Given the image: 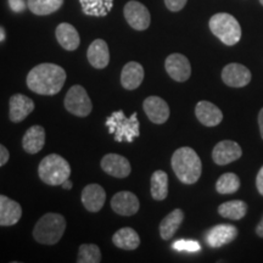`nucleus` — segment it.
<instances>
[{
	"label": "nucleus",
	"mask_w": 263,
	"mask_h": 263,
	"mask_svg": "<svg viewBox=\"0 0 263 263\" xmlns=\"http://www.w3.org/2000/svg\"><path fill=\"white\" fill-rule=\"evenodd\" d=\"M101 168L108 176H112L115 178H127L132 172L130 162L126 157L118 154H107L103 157L100 162Z\"/></svg>",
	"instance_id": "10"
},
{
	"label": "nucleus",
	"mask_w": 263,
	"mask_h": 263,
	"mask_svg": "<svg viewBox=\"0 0 263 263\" xmlns=\"http://www.w3.org/2000/svg\"><path fill=\"white\" fill-rule=\"evenodd\" d=\"M183 219L184 213L180 209H176L172 212H170L160 223L159 230L161 238L163 240L172 239L177 230L179 229L180 224L183 223Z\"/></svg>",
	"instance_id": "24"
},
{
	"label": "nucleus",
	"mask_w": 263,
	"mask_h": 263,
	"mask_svg": "<svg viewBox=\"0 0 263 263\" xmlns=\"http://www.w3.org/2000/svg\"><path fill=\"white\" fill-rule=\"evenodd\" d=\"M87 58L94 68L103 70L107 67L108 62H110V51H108L107 43L103 39H95L88 48Z\"/></svg>",
	"instance_id": "21"
},
{
	"label": "nucleus",
	"mask_w": 263,
	"mask_h": 263,
	"mask_svg": "<svg viewBox=\"0 0 263 263\" xmlns=\"http://www.w3.org/2000/svg\"><path fill=\"white\" fill-rule=\"evenodd\" d=\"M195 115L199 122L206 127H216L222 122L223 114L221 108L210 101H199L195 107Z\"/></svg>",
	"instance_id": "19"
},
{
	"label": "nucleus",
	"mask_w": 263,
	"mask_h": 263,
	"mask_svg": "<svg viewBox=\"0 0 263 263\" xmlns=\"http://www.w3.org/2000/svg\"><path fill=\"white\" fill-rule=\"evenodd\" d=\"M105 126L117 143H133L134 139L140 136V123L137 112L132 114L130 117H126L123 110L115 111L106 118Z\"/></svg>",
	"instance_id": "3"
},
{
	"label": "nucleus",
	"mask_w": 263,
	"mask_h": 263,
	"mask_svg": "<svg viewBox=\"0 0 263 263\" xmlns=\"http://www.w3.org/2000/svg\"><path fill=\"white\" fill-rule=\"evenodd\" d=\"M9 5L12 11L15 12H22L26 9L25 0H9Z\"/></svg>",
	"instance_id": "34"
},
{
	"label": "nucleus",
	"mask_w": 263,
	"mask_h": 263,
	"mask_svg": "<svg viewBox=\"0 0 263 263\" xmlns=\"http://www.w3.org/2000/svg\"><path fill=\"white\" fill-rule=\"evenodd\" d=\"M66 72L55 64H41L33 67L27 76V87L35 94L55 95L62 89L66 82Z\"/></svg>",
	"instance_id": "1"
},
{
	"label": "nucleus",
	"mask_w": 263,
	"mask_h": 263,
	"mask_svg": "<svg viewBox=\"0 0 263 263\" xmlns=\"http://www.w3.org/2000/svg\"><path fill=\"white\" fill-rule=\"evenodd\" d=\"M143 108L153 123L163 124L170 118V106L162 98L149 97L144 100Z\"/></svg>",
	"instance_id": "16"
},
{
	"label": "nucleus",
	"mask_w": 263,
	"mask_h": 263,
	"mask_svg": "<svg viewBox=\"0 0 263 263\" xmlns=\"http://www.w3.org/2000/svg\"><path fill=\"white\" fill-rule=\"evenodd\" d=\"M34 110V103L24 94H15L9 100V118L11 122L20 123Z\"/></svg>",
	"instance_id": "15"
},
{
	"label": "nucleus",
	"mask_w": 263,
	"mask_h": 263,
	"mask_svg": "<svg viewBox=\"0 0 263 263\" xmlns=\"http://www.w3.org/2000/svg\"><path fill=\"white\" fill-rule=\"evenodd\" d=\"M10 159V153L6 147L0 144V167L4 166V164L8 163V161Z\"/></svg>",
	"instance_id": "35"
},
{
	"label": "nucleus",
	"mask_w": 263,
	"mask_h": 263,
	"mask_svg": "<svg viewBox=\"0 0 263 263\" xmlns=\"http://www.w3.org/2000/svg\"><path fill=\"white\" fill-rule=\"evenodd\" d=\"M124 17L128 25L136 31H145L149 28L151 22V16L149 10L145 5H143L136 0H130L124 5L123 9Z\"/></svg>",
	"instance_id": "8"
},
{
	"label": "nucleus",
	"mask_w": 263,
	"mask_h": 263,
	"mask_svg": "<svg viewBox=\"0 0 263 263\" xmlns=\"http://www.w3.org/2000/svg\"><path fill=\"white\" fill-rule=\"evenodd\" d=\"M168 195V176L164 171H155L151 176V196L156 201H162Z\"/></svg>",
	"instance_id": "27"
},
{
	"label": "nucleus",
	"mask_w": 263,
	"mask_h": 263,
	"mask_svg": "<svg viewBox=\"0 0 263 263\" xmlns=\"http://www.w3.org/2000/svg\"><path fill=\"white\" fill-rule=\"evenodd\" d=\"M65 0H27V6L32 14L47 16L58 11Z\"/></svg>",
	"instance_id": "29"
},
{
	"label": "nucleus",
	"mask_w": 263,
	"mask_h": 263,
	"mask_svg": "<svg viewBox=\"0 0 263 263\" xmlns=\"http://www.w3.org/2000/svg\"><path fill=\"white\" fill-rule=\"evenodd\" d=\"M82 11L88 16L105 17L114 8V0H80Z\"/></svg>",
	"instance_id": "26"
},
{
	"label": "nucleus",
	"mask_w": 263,
	"mask_h": 263,
	"mask_svg": "<svg viewBox=\"0 0 263 263\" xmlns=\"http://www.w3.org/2000/svg\"><path fill=\"white\" fill-rule=\"evenodd\" d=\"M171 164L177 178L184 184H195L201 177V160L192 147L183 146L174 151Z\"/></svg>",
	"instance_id": "2"
},
{
	"label": "nucleus",
	"mask_w": 263,
	"mask_h": 263,
	"mask_svg": "<svg viewBox=\"0 0 263 263\" xmlns=\"http://www.w3.org/2000/svg\"><path fill=\"white\" fill-rule=\"evenodd\" d=\"M240 188V179L234 173H224L216 183V190L219 194H234Z\"/></svg>",
	"instance_id": "30"
},
{
	"label": "nucleus",
	"mask_w": 263,
	"mask_h": 263,
	"mask_svg": "<svg viewBox=\"0 0 263 263\" xmlns=\"http://www.w3.org/2000/svg\"><path fill=\"white\" fill-rule=\"evenodd\" d=\"M164 68L170 77L176 82L188 81L192 74V65H190L188 58L184 57L183 54H178V52H174L167 57L164 61Z\"/></svg>",
	"instance_id": "9"
},
{
	"label": "nucleus",
	"mask_w": 263,
	"mask_h": 263,
	"mask_svg": "<svg viewBox=\"0 0 263 263\" xmlns=\"http://www.w3.org/2000/svg\"><path fill=\"white\" fill-rule=\"evenodd\" d=\"M186 2H188V0H164V5L167 6V9H168L170 11L178 12L185 6Z\"/></svg>",
	"instance_id": "33"
},
{
	"label": "nucleus",
	"mask_w": 263,
	"mask_h": 263,
	"mask_svg": "<svg viewBox=\"0 0 263 263\" xmlns=\"http://www.w3.org/2000/svg\"><path fill=\"white\" fill-rule=\"evenodd\" d=\"M236 236H238V228L236 227L232 224H218L212 227L206 233V242L211 248L218 249L234 241Z\"/></svg>",
	"instance_id": "14"
},
{
	"label": "nucleus",
	"mask_w": 263,
	"mask_h": 263,
	"mask_svg": "<svg viewBox=\"0 0 263 263\" xmlns=\"http://www.w3.org/2000/svg\"><path fill=\"white\" fill-rule=\"evenodd\" d=\"M256 186H257L258 193L263 196V166L258 171L257 177H256Z\"/></svg>",
	"instance_id": "36"
},
{
	"label": "nucleus",
	"mask_w": 263,
	"mask_h": 263,
	"mask_svg": "<svg viewBox=\"0 0 263 263\" xmlns=\"http://www.w3.org/2000/svg\"><path fill=\"white\" fill-rule=\"evenodd\" d=\"M242 155V150L238 143L233 140H222L213 147L212 159L218 166H224L239 160Z\"/></svg>",
	"instance_id": "13"
},
{
	"label": "nucleus",
	"mask_w": 263,
	"mask_h": 263,
	"mask_svg": "<svg viewBox=\"0 0 263 263\" xmlns=\"http://www.w3.org/2000/svg\"><path fill=\"white\" fill-rule=\"evenodd\" d=\"M78 263H99L101 262V251L98 245L83 244L80 246L77 256Z\"/></svg>",
	"instance_id": "31"
},
{
	"label": "nucleus",
	"mask_w": 263,
	"mask_h": 263,
	"mask_svg": "<svg viewBox=\"0 0 263 263\" xmlns=\"http://www.w3.org/2000/svg\"><path fill=\"white\" fill-rule=\"evenodd\" d=\"M5 37H6V34H5V31H4V28H2V27H0V42L5 41Z\"/></svg>",
	"instance_id": "40"
},
{
	"label": "nucleus",
	"mask_w": 263,
	"mask_h": 263,
	"mask_svg": "<svg viewBox=\"0 0 263 263\" xmlns=\"http://www.w3.org/2000/svg\"><path fill=\"white\" fill-rule=\"evenodd\" d=\"M139 207L140 202L137 195L130 192H126V190L115 194L111 199V209L120 216H134L139 211Z\"/></svg>",
	"instance_id": "11"
},
{
	"label": "nucleus",
	"mask_w": 263,
	"mask_h": 263,
	"mask_svg": "<svg viewBox=\"0 0 263 263\" xmlns=\"http://www.w3.org/2000/svg\"><path fill=\"white\" fill-rule=\"evenodd\" d=\"M144 77H145V72H144L143 66L139 62L130 61L123 66L122 72H121V84L124 89L134 90L140 87Z\"/></svg>",
	"instance_id": "20"
},
{
	"label": "nucleus",
	"mask_w": 263,
	"mask_h": 263,
	"mask_svg": "<svg viewBox=\"0 0 263 263\" xmlns=\"http://www.w3.org/2000/svg\"><path fill=\"white\" fill-rule=\"evenodd\" d=\"M65 108L77 117L89 116L93 110V104L87 90L82 85H72L64 100Z\"/></svg>",
	"instance_id": "7"
},
{
	"label": "nucleus",
	"mask_w": 263,
	"mask_h": 263,
	"mask_svg": "<svg viewBox=\"0 0 263 263\" xmlns=\"http://www.w3.org/2000/svg\"><path fill=\"white\" fill-rule=\"evenodd\" d=\"M112 242L115 246L122 250H136L140 245V238L138 233L133 228L124 227L118 229L112 236Z\"/></svg>",
	"instance_id": "25"
},
{
	"label": "nucleus",
	"mask_w": 263,
	"mask_h": 263,
	"mask_svg": "<svg viewBox=\"0 0 263 263\" xmlns=\"http://www.w3.org/2000/svg\"><path fill=\"white\" fill-rule=\"evenodd\" d=\"M66 221L59 213H47L35 223L33 238L43 245H55L65 234Z\"/></svg>",
	"instance_id": "4"
},
{
	"label": "nucleus",
	"mask_w": 263,
	"mask_h": 263,
	"mask_svg": "<svg viewBox=\"0 0 263 263\" xmlns=\"http://www.w3.org/2000/svg\"><path fill=\"white\" fill-rule=\"evenodd\" d=\"M210 29L223 44L232 45L238 44L241 38V27H240L238 20L234 16L227 14V12H219L213 15L209 22Z\"/></svg>",
	"instance_id": "6"
},
{
	"label": "nucleus",
	"mask_w": 263,
	"mask_h": 263,
	"mask_svg": "<svg viewBox=\"0 0 263 263\" xmlns=\"http://www.w3.org/2000/svg\"><path fill=\"white\" fill-rule=\"evenodd\" d=\"M256 234H257L259 238H263V217L261 221H259L257 227H256Z\"/></svg>",
	"instance_id": "38"
},
{
	"label": "nucleus",
	"mask_w": 263,
	"mask_h": 263,
	"mask_svg": "<svg viewBox=\"0 0 263 263\" xmlns=\"http://www.w3.org/2000/svg\"><path fill=\"white\" fill-rule=\"evenodd\" d=\"M222 80L228 87L242 88L251 81V72L246 66L232 62L223 68Z\"/></svg>",
	"instance_id": "12"
},
{
	"label": "nucleus",
	"mask_w": 263,
	"mask_h": 263,
	"mask_svg": "<svg viewBox=\"0 0 263 263\" xmlns=\"http://www.w3.org/2000/svg\"><path fill=\"white\" fill-rule=\"evenodd\" d=\"M22 217V207L15 200L0 195V227H11Z\"/></svg>",
	"instance_id": "18"
},
{
	"label": "nucleus",
	"mask_w": 263,
	"mask_h": 263,
	"mask_svg": "<svg viewBox=\"0 0 263 263\" xmlns=\"http://www.w3.org/2000/svg\"><path fill=\"white\" fill-rule=\"evenodd\" d=\"M172 248L177 251H189L195 252L200 250V244L194 240H178L172 245Z\"/></svg>",
	"instance_id": "32"
},
{
	"label": "nucleus",
	"mask_w": 263,
	"mask_h": 263,
	"mask_svg": "<svg viewBox=\"0 0 263 263\" xmlns=\"http://www.w3.org/2000/svg\"><path fill=\"white\" fill-rule=\"evenodd\" d=\"M45 145V129L42 126H32L22 138V147L28 154H38Z\"/></svg>",
	"instance_id": "23"
},
{
	"label": "nucleus",
	"mask_w": 263,
	"mask_h": 263,
	"mask_svg": "<svg viewBox=\"0 0 263 263\" xmlns=\"http://www.w3.org/2000/svg\"><path fill=\"white\" fill-rule=\"evenodd\" d=\"M55 35H57L59 44L67 51H74L81 44V38L77 29L67 22L58 26Z\"/></svg>",
	"instance_id": "22"
},
{
	"label": "nucleus",
	"mask_w": 263,
	"mask_h": 263,
	"mask_svg": "<svg viewBox=\"0 0 263 263\" xmlns=\"http://www.w3.org/2000/svg\"><path fill=\"white\" fill-rule=\"evenodd\" d=\"M38 174L42 182L48 185H61L71 176V166L64 157L58 154H50L41 161Z\"/></svg>",
	"instance_id": "5"
},
{
	"label": "nucleus",
	"mask_w": 263,
	"mask_h": 263,
	"mask_svg": "<svg viewBox=\"0 0 263 263\" xmlns=\"http://www.w3.org/2000/svg\"><path fill=\"white\" fill-rule=\"evenodd\" d=\"M248 212V205L241 200H233V201L223 202L218 206V213L222 217L233 221H240Z\"/></svg>",
	"instance_id": "28"
},
{
	"label": "nucleus",
	"mask_w": 263,
	"mask_h": 263,
	"mask_svg": "<svg viewBox=\"0 0 263 263\" xmlns=\"http://www.w3.org/2000/svg\"><path fill=\"white\" fill-rule=\"evenodd\" d=\"M258 127H259V133H261V137L263 139V107L258 112Z\"/></svg>",
	"instance_id": "37"
},
{
	"label": "nucleus",
	"mask_w": 263,
	"mask_h": 263,
	"mask_svg": "<svg viewBox=\"0 0 263 263\" xmlns=\"http://www.w3.org/2000/svg\"><path fill=\"white\" fill-rule=\"evenodd\" d=\"M82 203L89 212H99L104 207L106 193L99 184H89L82 190Z\"/></svg>",
	"instance_id": "17"
},
{
	"label": "nucleus",
	"mask_w": 263,
	"mask_h": 263,
	"mask_svg": "<svg viewBox=\"0 0 263 263\" xmlns=\"http://www.w3.org/2000/svg\"><path fill=\"white\" fill-rule=\"evenodd\" d=\"M61 186H62V188H64L65 190H71V188H72V182H71V180H68V179L65 180V182L61 184Z\"/></svg>",
	"instance_id": "39"
},
{
	"label": "nucleus",
	"mask_w": 263,
	"mask_h": 263,
	"mask_svg": "<svg viewBox=\"0 0 263 263\" xmlns=\"http://www.w3.org/2000/svg\"><path fill=\"white\" fill-rule=\"evenodd\" d=\"M259 3H261V4L263 5V0H259Z\"/></svg>",
	"instance_id": "41"
}]
</instances>
